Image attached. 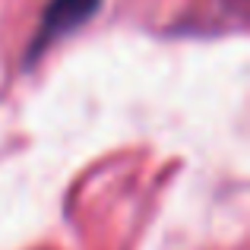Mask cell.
Wrapping results in <instances>:
<instances>
[{
	"instance_id": "cell-1",
	"label": "cell",
	"mask_w": 250,
	"mask_h": 250,
	"mask_svg": "<svg viewBox=\"0 0 250 250\" xmlns=\"http://www.w3.org/2000/svg\"><path fill=\"white\" fill-rule=\"evenodd\" d=\"M102 6V0H51L48 10L42 13V25H38L35 38H32V48L25 54V61H35L44 48L57 42V38L76 32L80 25H85L92 19V13Z\"/></svg>"
}]
</instances>
